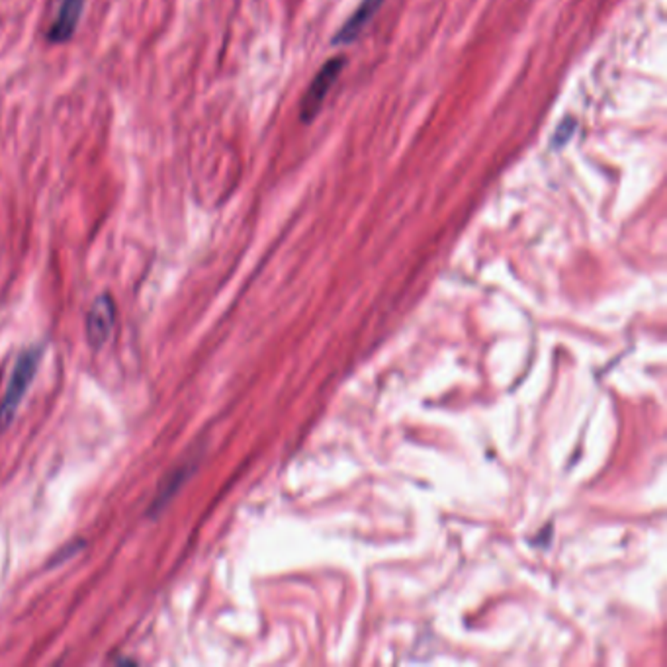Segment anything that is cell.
Masks as SVG:
<instances>
[{"instance_id":"6","label":"cell","mask_w":667,"mask_h":667,"mask_svg":"<svg viewBox=\"0 0 667 667\" xmlns=\"http://www.w3.org/2000/svg\"><path fill=\"white\" fill-rule=\"evenodd\" d=\"M190 472H193V470H190V466H181V468H176V470L169 475V478H164V482L161 484L159 492H157V495H155L153 503H151V507H149V515H157V513H161V509H163L166 503H169L171 499L174 497V493H176L178 490H181V487L184 485V482L188 480Z\"/></svg>"},{"instance_id":"1","label":"cell","mask_w":667,"mask_h":667,"mask_svg":"<svg viewBox=\"0 0 667 667\" xmlns=\"http://www.w3.org/2000/svg\"><path fill=\"white\" fill-rule=\"evenodd\" d=\"M42 356H43V344H33V347L20 352L18 361L14 364V371H12L10 374L3 401H0V431H5V428H8L10 423L14 421L20 403L23 396L28 394L30 384L33 382L35 374H38Z\"/></svg>"},{"instance_id":"4","label":"cell","mask_w":667,"mask_h":667,"mask_svg":"<svg viewBox=\"0 0 667 667\" xmlns=\"http://www.w3.org/2000/svg\"><path fill=\"white\" fill-rule=\"evenodd\" d=\"M85 5L87 0H61V6H59L52 28L47 30V40L52 43H65L73 38L79 28V22L82 18Z\"/></svg>"},{"instance_id":"2","label":"cell","mask_w":667,"mask_h":667,"mask_svg":"<svg viewBox=\"0 0 667 667\" xmlns=\"http://www.w3.org/2000/svg\"><path fill=\"white\" fill-rule=\"evenodd\" d=\"M344 63H347V59H344L343 55H339V57L329 59V61L319 69V73L315 75V79L312 80V85H309V89L304 94L302 108H300L302 122L309 124V122L315 120V116L319 114L321 106H324L331 87L335 85L337 77L341 75Z\"/></svg>"},{"instance_id":"5","label":"cell","mask_w":667,"mask_h":667,"mask_svg":"<svg viewBox=\"0 0 667 667\" xmlns=\"http://www.w3.org/2000/svg\"><path fill=\"white\" fill-rule=\"evenodd\" d=\"M384 3H386V0H361L359 8H356L351 14V18L343 23V28L337 32L333 43L347 45V43L354 42L361 35V32L364 30L366 23L376 16V12L380 8H382Z\"/></svg>"},{"instance_id":"3","label":"cell","mask_w":667,"mask_h":667,"mask_svg":"<svg viewBox=\"0 0 667 667\" xmlns=\"http://www.w3.org/2000/svg\"><path fill=\"white\" fill-rule=\"evenodd\" d=\"M116 324V304L114 297L104 292L92 302L87 314V341L92 349H100L108 343Z\"/></svg>"},{"instance_id":"7","label":"cell","mask_w":667,"mask_h":667,"mask_svg":"<svg viewBox=\"0 0 667 667\" xmlns=\"http://www.w3.org/2000/svg\"><path fill=\"white\" fill-rule=\"evenodd\" d=\"M574 122H571L569 120V117H566V120L562 122V126H559L558 129H556V136L552 137V143H554V146H564V143L571 137V134H574Z\"/></svg>"}]
</instances>
